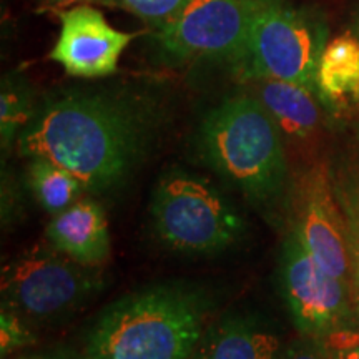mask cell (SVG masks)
<instances>
[{
    "label": "cell",
    "mask_w": 359,
    "mask_h": 359,
    "mask_svg": "<svg viewBox=\"0 0 359 359\" xmlns=\"http://www.w3.org/2000/svg\"><path fill=\"white\" fill-rule=\"evenodd\" d=\"M280 339L246 318L231 316L205 327L190 359H276Z\"/></svg>",
    "instance_id": "obj_13"
},
{
    "label": "cell",
    "mask_w": 359,
    "mask_h": 359,
    "mask_svg": "<svg viewBox=\"0 0 359 359\" xmlns=\"http://www.w3.org/2000/svg\"><path fill=\"white\" fill-rule=\"evenodd\" d=\"M255 97L275 120L281 135L306 140L321 123V111L314 90L304 85L275 79H255Z\"/></svg>",
    "instance_id": "obj_12"
},
{
    "label": "cell",
    "mask_w": 359,
    "mask_h": 359,
    "mask_svg": "<svg viewBox=\"0 0 359 359\" xmlns=\"http://www.w3.org/2000/svg\"><path fill=\"white\" fill-rule=\"evenodd\" d=\"M13 359H75V358H74V354L67 353V351H64V349H55V351L24 354V356L13 358Z\"/></svg>",
    "instance_id": "obj_22"
},
{
    "label": "cell",
    "mask_w": 359,
    "mask_h": 359,
    "mask_svg": "<svg viewBox=\"0 0 359 359\" xmlns=\"http://www.w3.org/2000/svg\"><path fill=\"white\" fill-rule=\"evenodd\" d=\"M57 15L62 27L48 55L50 60L72 77L98 79L114 74L135 35L114 29L103 13L88 4L58 11Z\"/></svg>",
    "instance_id": "obj_9"
},
{
    "label": "cell",
    "mask_w": 359,
    "mask_h": 359,
    "mask_svg": "<svg viewBox=\"0 0 359 359\" xmlns=\"http://www.w3.org/2000/svg\"><path fill=\"white\" fill-rule=\"evenodd\" d=\"M34 343L35 336L29 323L12 309L2 306V311H0V354L2 358Z\"/></svg>",
    "instance_id": "obj_18"
},
{
    "label": "cell",
    "mask_w": 359,
    "mask_h": 359,
    "mask_svg": "<svg viewBox=\"0 0 359 359\" xmlns=\"http://www.w3.org/2000/svg\"><path fill=\"white\" fill-rule=\"evenodd\" d=\"M293 230L314 262L349 285V251L339 210L323 168L313 170L303 185L298 222Z\"/></svg>",
    "instance_id": "obj_10"
},
{
    "label": "cell",
    "mask_w": 359,
    "mask_h": 359,
    "mask_svg": "<svg viewBox=\"0 0 359 359\" xmlns=\"http://www.w3.org/2000/svg\"><path fill=\"white\" fill-rule=\"evenodd\" d=\"M203 286L165 281L103 308L85 336V359H190L212 313Z\"/></svg>",
    "instance_id": "obj_2"
},
{
    "label": "cell",
    "mask_w": 359,
    "mask_h": 359,
    "mask_svg": "<svg viewBox=\"0 0 359 359\" xmlns=\"http://www.w3.org/2000/svg\"><path fill=\"white\" fill-rule=\"evenodd\" d=\"M25 178L35 201L52 217L77 203L87 191L74 173L42 156L29 158Z\"/></svg>",
    "instance_id": "obj_15"
},
{
    "label": "cell",
    "mask_w": 359,
    "mask_h": 359,
    "mask_svg": "<svg viewBox=\"0 0 359 359\" xmlns=\"http://www.w3.org/2000/svg\"><path fill=\"white\" fill-rule=\"evenodd\" d=\"M327 35L325 20L311 11L286 4L263 7L253 24L241 74L246 80H285L316 92L318 65Z\"/></svg>",
    "instance_id": "obj_7"
},
{
    "label": "cell",
    "mask_w": 359,
    "mask_h": 359,
    "mask_svg": "<svg viewBox=\"0 0 359 359\" xmlns=\"http://www.w3.org/2000/svg\"><path fill=\"white\" fill-rule=\"evenodd\" d=\"M163 111L154 97L130 90H72L48 98L17 138L25 158L69 170L88 193L118 191L158 137Z\"/></svg>",
    "instance_id": "obj_1"
},
{
    "label": "cell",
    "mask_w": 359,
    "mask_h": 359,
    "mask_svg": "<svg viewBox=\"0 0 359 359\" xmlns=\"http://www.w3.org/2000/svg\"><path fill=\"white\" fill-rule=\"evenodd\" d=\"M74 4H100V6L107 7H115V0H43V8L45 11H65L69 6H74Z\"/></svg>",
    "instance_id": "obj_21"
},
{
    "label": "cell",
    "mask_w": 359,
    "mask_h": 359,
    "mask_svg": "<svg viewBox=\"0 0 359 359\" xmlns=\"http://www.w3.org/2000/svg\"><path fill=\"white\" fill-rule=\"evenodd\" d=\"M195 145L206 167L257 208L281 198L288 177L281 132L255 95L230 97L210 110Z\"/></svg>",
    "instance_id": "obj_3"
},
{
    "label": "cell",
    "mask_w": 359,
    "mask_h": 359,
    "mask_svg": "<svg viewBox=\"0 0 359 359\" xmlns=\"http://www.w3.org/2000/svg\"><path fill=\"white\" fill-rule=\"evenodd\" d=\"M358 201H359V196H358Z\"/></svg>",
    "instance_id": "obj_25"
},
{
    "label": "cell",
    "mask_w": 359,
    "mask_h": 359,
    "mask_svg": "<svg viewBox=\"0 0 359 359\" xmlns=\"http://www.w3.org/2000/svg\"><path fill=\"white\" fill-rule=\"evenodd\" d=\"M105 285L98 266L60 253L50 243L11 259L2 269V306L34 323L58 321L90 302Z\"/></svg>",
    "instance_id": "obj_5"
},
{
    "label": "cell",
    "mask_w": 359,
    "mask_h": 359,
    "mask_svg": "<svg viewBox=\"0 0 359 359\" xmlns=\"http://www.w3.org/2000/svg\"><path fill=\"white\" fill-rule=\"evenodd\" d=\"M263 6L251 0H190L175 19L155 30L165 60L231 64L241 70Z\"/></svg>",
    "instance_id": "obj_6"
},
{
    "label": "cell",
    "mask_w": 359,
    "mask_h": 359,
    "mask_svg": "<svg viewBox=\"0 0 359 359\" xmlns=\"http://www.w3.org/2000/svg\"><path fill=\"white\" fill-rule=\"evenodd\" d=\"M35 107L32 90L22 79L12 75L4 79L0 92V140L2 150L8 151L19 135L34 118Z\"/></svg>",
    "instance_id": "obj_16"
},
{
    "label": "cell",
    "mask_w": 359,
    "mask_h": 359,
    "mask_svg": "<svg viewBox=\"0 0 359 359\" xmlns=\"http://www.w3.org/2000/svg\"><path fill=\"white\" fill-rule=\"evenodd\" d=\"M190 0H115V7L128 11L154 30L170 24Z\"/></svg>",
    "instance_id": "obj_17"
},
{
    "label": "cell",
    "mask_w": 359,
    "mask_h": 359,
    "mask_svg": "<svg viewBox=\"0 0 359 359\" xmlns=\"http://www.w3.org/2000/svg\"><path fill=\"white\" fill-rule=\"evenodd\" d=\"M333 359H359V331L343 327L326 336Z\"/></svg>",
    "instance_id": "obj_20"
},
{
    "label": "cell",
    "mask_w": 359,
    "mask_h": 359,
    "mask_svg": "<svg viewBox=\"0 0 359 359\" xmlns=\"http://www.w3.org/2000/svg\"><path fill=\"white\" fill-rule=\"evenodd\" d=\"M318 97L333 107L359 102V39L341 35L327 42L316 74Z\"/></svg>",
    "instance_id": "obj_14"
},
{
    "label": "cell",
    "mask_w": 359,
    "mask_h": 359,
    "mask_svg": "<svg viewBox=\"0 0 359 359\" xmlns=\"http://www.w3.org/2000/svg\"><path fill=\"white\" fill-rule=\"evenodd\" d=\"M281 288L302 334L326 338L349 327L348 285L326 273L291 230L281 251Z\"/></svg>",
    "instance_id": "obj_8"
},
{
    "label": "cell",
    "mask_w": 359,
    "mask_h": 359,
    "mask_svg": "<svg viewBox=\"0 0 359 359\" xmlns=\"http://www.w3.org/2000/svg\"><path fill=\"white\" fill-rule=\"evenodd\" d=\"M276 359H333V353L326 338L303 334L281 349Z\"/></svg>",
    "instance_id": "obj_19"
},
{
    "label": "cell",
    "mask_w": 359,
    "mask_h": 359,
    "mask_svg": "<svg viewBox=\"0 0 359 359\" xmlns=\"http://www.w3.org/2000/svg\"><path fill=\"white\" fill-rule=\"evenodd\" d=\"M251 2H257L263 7H269V6H281V4H286V0H251Z\"/></svg>",
    "instance_id": "obj_24"
},
{
    "label": "cell",
    "mask_w": 359,
    "mask_h": 359,
    "mask_svg": "<svg viewBox=\"0 0 359 359\" xmlns=\"http://www.w3.org/2000/svg\"><path fill=\"white\" fill-rule=\"evenodd\" d=\"M354 253H356V280L359 285V201L356 206V222H354Z\"/></svg>",
    "instance_id": "obj_23"
},
{
    "label": "cell",
    "mask_w": 359,
    "mask_h": 359,
    "mask_svg": "<svg viewBox=\"0 0 359 359\" xmlns=\"http://www.w3.org/2000/svg\"><path fill=\"white\" fill-rule=\"evenodd\" d=\"M48 243L75 259L100 266L110 255V235L103 208L93 200L80 198L47 224Z\"/></svg>",
    "instance_id": "obj_11"
},
{
    "label": "cell",
    "mask_w": 359,
    "mask_h": 359,
    "mask_svg": "<svg viewBox=\"0 0 359 359\" xmlns=\"http://www.w3.org/2000/svg\"><path fill=\"white\" fill-rule=\"evenodd\" d=\"M150 213L156 236L182 253H222L241 240L246 228L241 215L212 183L183 170L158 180Z\"/></svg>",
    "instance_id": "obj_4"
}]
</instances>
